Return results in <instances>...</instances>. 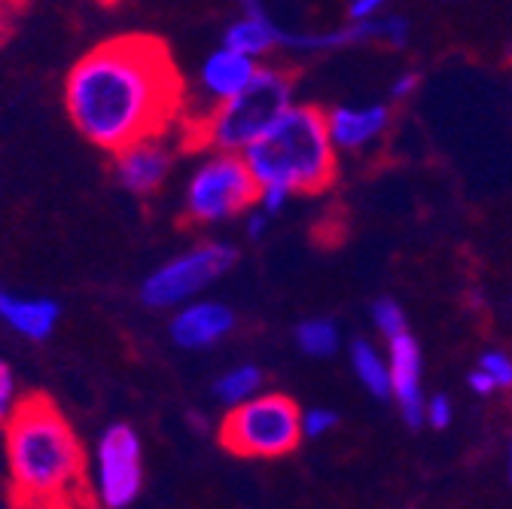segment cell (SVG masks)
<instances>
[{
  "instance_id": "6da1fadb",
  "label": "cell",
  "mask_w": 512,
  "mask_h": 509,
  "mask_svg": "<svg viewBox=\"0 0 512 509\" xmlns=\"http://www.w3.org/2000/svg\"><path fill=\"white\" fill-rule=\"evenodd\" d=\"M180 101L183 83L168 46L141 34L89 49L64 80V107L74 129L110 156L162 138Z\"/></svg>"
},
{
  "instance_id": "7a4b0ae2",
  "label": "cell",
  "mask_w": 512,
  "mask_h": 509,
  "mask_svg": "<svg viewBox=\"0 0 512 509\" xmlns=\"http://www.w3.org/2000/svg\"><path fill=\"white\" fill-rule=\"evenodd\" d=\"M4 442L7 470L19 506L83 497V445L52 400H22L4 427Z\"/></svg>"
},
{
  "instance_id": "3957f363",
  "label": "cell",
  "mask_w": 512,
  "mask_h": 509,
  "mask_svg": "<svg viewBox=\"0 0 512 509\" xmlns=\"http://www.w3.org/2000/svg\"><path fill=\"white\" fill-rule=\"evenodd\" d=\"M244 162L256 186H284L290 193H320L336 177V147L327 113L311 104H293L269 135H263Z\"/></svg>"
},
{
  "instance_id": "277c9868",
  "label": "cell",
  "mask_w": 512,
  "mask_h": 509,
  "mask_svg": "<svg viewBox=\"0 0 512 509\" xmlns=\"http://www.w3.org/2000/svg\"><path fill=\"white\" fill-rule=\"evenodd\" d=\"M293 92L296 80L290 71L260 65L244 92L192 122L189 138L196 147H205L211 153L244 156L293 107Z\"/></svg>"
},
{
  "instance_id": "5b68a950",
  "label": "cell",
  "mask_w": 512,
  "mask_h": 509,
  "mask_svg": "<svg viewBox=\"0 0 512 509\" xmlns=\"http://www.w3.org/2000/svg\"><path fill=\"white\" fill-rule=\"evenodd\" d=\"M220 442L238 458H284L302 442V409L284 394H260L226 412L220 421Z\"/></svg>"
},
{
  "instance_id": "8992f818",
  "label": "cell",
  "mask_w": 512,
  "mask_h": 509,
  "mask_svg": "<svg viewBox=\"0 0 512 509\" xmlns=\"http://www.w3.org/2000/svg\"><path fill=\"white\" fill-rule=\"evenodd\" d=\"M256 196H260V186H256L244 156L208 153L186 180L183 211L192 223L217 226L256 208Z\"/></svg>"
},
{
  "instance_id": "52a82bcc",
  "label": "cell",
  "mask_w": 512,
  "mask_h": 509,
  "mask_svg": "<svg viewBox=\"0 0 512 509\" xmlns=\"http://www.w3.org/2000/svg\"><path fill=\"white\" fill-rule=\"evenodd\" d=\"M238 263V250L226 241H202L177 257L156 266L141 281V302L153 311H177L189 302L202 299V293L217 284Z\"/></svg>"
},
{
  "instance_id": "ba28073f",
  "label": "cell",
  "mask_w": 512,
  "mask_h": 509,
  "mask_svg": "<svg viewBox=\"0 0 512 509\" xmlns=\"http://www.w3.org/2000/svg\"><path fill=\"white\" fill-rule=\"evenodd\" d=\"M89 491L101 509H128L144 491V442L128 421L101 430L89 458Z\"/></svg>"
},
{
  "instance_id": "9c48e42d",
  "label": "cell",
  "mask_w": 512,
  "mask_h": 509,
  "mask_svg": "<svg viewBox=\"0 0 512 509\" xmlns=\"http://www.w3.org/2000/svg\"><path fill=\"white\" fill-rule=\"evenodd\" d=\"M235 330V311L217 299H196L171 314L168 336L183 351H208Z\"/></svg>"
},
{
  "instance_id": "30bf717a",
  "label": "cell",
  "mask_w": 512,
  "mask_h": 509,
  "mask_svg": "<svg viewBox=\"0 0 512 509\" xmlns=\"http://www.w3.org/2000/svg\"><path fill=\"white\" fill-rule=\"evenodd\" d=\"M388 363H391V385H394V400L400 406V415L409 427L424 424V357L421 345L412 333L388 342Z\"/></svg>"
},
{
  "instance_id": "8fae6325",
  "label": "cell",
  "mask_w": 512,
  "mask_h": 509,
  "mask_svg": "<svg viewBox=\"0 0 512 509\" xmlns=\"http://www.w3.org/2000/svg\"><path fill=\"white\" fill-rule=\"evenodd\" d=\"M171 165H174V156L165 147V141L150 138V141L125 147L122 153L113 156V177L132 196H153L168 180Z\"/></svg>"
},
{
  "instance_id": "7c38bea8",
  "label": "cell",
  "mask_w": 512,
  "mask_h": 509,
  "mask_svg": "<svg viewBox=\"0 0 512 509\" xmlns=\"http://www.w3.org/2000/svg\"><path fill=\"white\" fill-rule=\"evenodd\" d=\"M391 125V107L388 104H342L327 113V129L336 153H357L366 150L375 138L384 135Z\"/></svg>"
},
{
  "instance_id": "4fadbf2b",
  "label": "cell",
  "mask_w": 512,
  "mask_h": 509,
  "mask_svg": "<svg viewBox=\"0 0 512 509\" xmlns=\"http://www.w3.org/2000/svg\"><path fill=\"white\" fill-rule=\"evenodd\" d=\"M260 71V61L238 55L226 46H217L199 68V89L211 101V110L235 98L250 86V80Z\"/></svg>"
},
{
  "instance_id": "5bb4252c",
  "label": "cell",
  "mask_w": 512,
  "mask_h": 509,
  "mask_svg": "<svg viewBox=\"0 0 512 509\" xmlns=\"http://www.w3.org/2000/svg\"><path fill=\"white\" fill-rule=\"evenodd\" d=\"M0 321L28 342H46L61 321V305L49 296H16L0 284Z\"/></svg>"
},
{
  "instance_id": "9a60e30c",
  "label": "cell",
  "mask_w": 512,
  "mask_h": 509,
  "mask_svg": "<svg viewBox=\"0 0 512 509\" xmlns=\"http://www.w3.org/2000/svg\"><path fill=\"white\" fill-rule=\"evenodd\" d=\"M278 40H281V25L269 16L266 4H260V0H244L241 19H235L223 31L220 46H226V49H232L238 55H247L253 61H260L263 55L278 49Z\"/></svg>"
},
{
  "instance_id": "2e32d148",
  "label": "cell",
  "mask_w": 512,
  "mask_h": 509,
  "mask_svg": "<svg viewBox=\"0 0 512 509\" xmlns=\"http://www.w3.org/2000/svg\"><path fill=\"white\" fill-rule=\"evenodd\" d=\"M348 357H351V369H354V375H357V381L363 385L366 394H372L375 400L394 397L388 354H381L369 339H354Z\"/></svg>"
},
{
  "instance_id": "e0dca14e",
  "label": "cell",
  "mask_w": 512,
  "mask_h": 509,
  "mask_svg": "<svg viewBox=\"0 0 512 509\" xmlns=\"http://www.w3.org/2000/svg\"><path fill=\"white\" fill-rule=\"evenodd\" d=\"M263 385H266L263 369H260V366H253V363H241V366L226 369V372L214 381V397H217L226 409H238V406H244L247 400L260 397V394H263Z\"/></svg>"
},
{
  "instance_id": "ac0fdd59",
  "label": "cell",
  "mask_w": 512,
  "mask_h": 509,
  "mask_svg": "<svg viewBox=\"0 0 512 509\" xmlns=\"http://www.w3.org/2000/svg\"><path fill=\"white\" fill-rule=\"evenodd\" d=\"M296 345L305 357H314V360H327L339 351L342 345V333L336 327V321L330 317H308L296 327Z\"/></svg>"
},
{
  "instance_id": "d6986e66",
  "label": "cell",
  "mask_w": 512,
  "mask_h": 509,
  "mask_svg": "<svg viewBox=\"0 0 512 509\" xmlns=\"http://www.w3.org/2000/svg\"><path fill=\"white\" fill-rule=\"evenodd\" d=\"M369 311H372V324H375V330L384 336V342H394V339H400V336L409 333L406 311H403V305H400L397 299L381 296V299L372 302Z\"/></svg>"
},
{
  "instance_id": "ffe728a7",
  "label": "cell",
  "mask_w": 512,
  "mask_h": 509,
  "mask_svg": "<svg viewBox=\"0 0 512 509\" xmlns=\"http://www.w3.org/2000/svg\"><path fill=\"white\" fill-rule=\"evenodd\" d=\"M476 369H482L494 381L497 391H512V354L491 348V351H485L479 357V366Z\"/></svg>"
},
{
  "instance_id": "44dd1931",
  "label": "cell",
  "mask_w": 512,
  "mask_h": 509,
  "mask_svg": "<svg viewBox=\"0 0 512 509\" xmlns=\"http://www.w3.org/2000/svg\"><path fill=\"white\" fill-rule=\"evenodd\" d=\"M339 424V412L327 406L302 409V439H324Z\"/></svg>"
},
{
  "instance_id": "7402d4cb",
  "label": "cell",
  "mask_w": 512,
  "mask_h": 509,
  "mask_svg": "<svg viewBox=\"0 0 512 509\" xmlns=\"http://www.w3.org/2000/svg\"><path fill=\"white\" fill-rule=\"evenodd\" d=\"M19 409V381L16 372L10 369L7 360H0V427H7V421Z\"/></svg>"
},
{
  "instance_id": "603a6c76",
  "label": "cell",
  "mask_w": 512,
  "mask_h": 509,
  "mask_svg": "<svg viewBox=\"0 0 512 509\" xmlns=\"http://www.w3.org/2000/svg\"><path fill=\"white\" fill-rule=\"evenodd\" d=\"M455 421V403L448 394H433L427 397V406H424V424H430L433 430H445L452 427Z\"/></svg>"
},
{
  "instance_id": "cb8c5ba5",
  "label": "cell",
  "mask_w": 512,
  "mask_h": 509,
  "mask_svg": "<svg viewBox=\"0 0 512 509\" xmlns=\"http://www.w3.org/2000/svg\"><path fill=\"white\" fill-rule=\"evenodd\" d=\"M290 199H293V193L284 186H263L260 196H256V208L266 211L269 217H278L290 205Z\"/></svg>"
},
{
  "instance_id": "d4e9b609",
  "label": "cell",
  "mask_w": 512,
  "mask_h": 509,
  "mask_svg": "<svg viewBox=\"0 0 512 509\" xmlns=\"http://www.w3.org/2000/svg\"><path fill=\"white\" fill-rule=\"evenodd\" d=\"M381 13H388V7H384V0H351V4L345 7L348 22H372V19H378Z\"/></svg>"
},
{
  "instance_id": "484cf974",
  "label": "cell",
  "mask_w": 512,
  "mask_h": 509,
  "mask_svg": "<svg viewBox=\"0 0 512 509\" xmlns=\"http://www.w3.org/2000/svg\"><path fill=\"white\" fill-rule=\"evenodd\" d=\"M269 229H272V217H269L266 211L250 208V211L244 214V232H247L250 241H263V238L269 235Z\"/></svg>"
},
{
  "instance_id": "4316f807",
  "label": "cell",
  "mask_w": 512,
  "mask_h": 509,
  "mask_svg": "<svg viewBox=\"0 0 512 509\" xmlns=\"http://www.w3.org/2000/svg\"><path fill=\"white\" fill-rule=\"evenodd\" d=\"M418 86H421V77H418L415 71H406V74H400V77L391 83V98H394V101H406L409 95H415Z\"/></svg>"
},
{
  "instance_id": "83f0119b",
  "label": "cell",
  "mask_w": 512,
  "mask_h": 509,
  "mask_svg": "<svg viewBox=\"0 0 512 509\" xmlns=\"http://www.w3.org/2000/svg\"><path fill=\"white\" fill-rule=\"evenodd\" d=\"M467 385H470V391H473L476 397H491V394L497 391V388H494V381H491L482 369H473V372H470Z\"/></svg>"
},
{
  "instance_id": "f1b7e54d",
  "label": "cell",
  "mask_w": 512,
  "mask_h": 509,
  "mask_svg": "<svg viewBox=\"0 0 512 509\" xmlns=\"http://www.w3.org/2000/svg\"><path fill=\"white\" fill-rule=\"evenodd\" d=\"M19 509H92V506H86L83 497H74V500H52V503H22Z\"/></svg>"
},
{
  "instance_id": "f546056e",
  "label": "cell",
  "mask_w": 512,
  "mask_h": 509,
  "mask_svg": "<svg viewBox=\"0 0 512 509\" xmlns=\"http://www.w3.org/2000/svg\"><path fill=\"white\" fill-rule=\"evenodd\" d=\"M189 424H192V427H199L202 433L208 430V418H205V415H189Z\"/></svg>"
},
{
  "instance_id": "4dcf8cb0",
  "label": "cell",
  "mask_w": 512,
  "mask_h": 509,
  "mask_svg": "<svg viewBox=\"0 0 512 509\" xmlns=\"http://www.w3.org/2000/svg\"><path fill=\"white\" fill-rule=\"evenodd\" d=\"M4 31H7V7H0V40H4Z\"/></svg>"
},
{
  "instance_id": "1f68e13d",
  "label": "cell",
  "mask_w": 512,
  "mask_h": 509,
  "mask_svg": "<svg viewBox=\"0 0 512 509\" xmlns=\"http://www.w3.org/2000/svg\"><path fill=\"white\" fill-rule=\"evenodd\" d=\"M509 482H512V436H509Z\"/></svg>"
}]
</instances>
